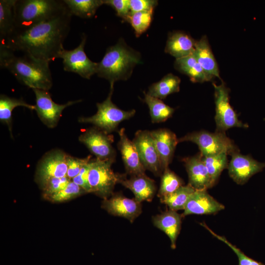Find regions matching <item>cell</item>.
Here are the masks:
<instances>
[{
  "label": "cell",
  "mask_w": 265,
  "mask_h": 265,
  "mask_svg": "<svg viewBox=\"0 0 265 265\" xmlns=\"http://www.w3.org/2000/svg\"><path fill=\"white\" fill-rule=\"evenodd\" d=\"M72 15L67 11L29 28L15 30L0 46L19 54L50 62L59 58L70 29Z\"/></svg>",
  "instance_id": "cell-1"
},
{
  "label": "cell",
  "mask_w": 265,
  "mask_h": 265,
  "mask_svg": "<svg viewBox=\"0 0 265 265\" xmlns=\"http://www.w3.org/2000/svg\"><path fill=\"white\" fill-rule=\"evenodd\" d=\"M16 1L17 0H0V41L14 30V6Z\"/></svg>",
  "instance_id": "cell-26"
},
{
  "label": "cell",
  "mask_w": 265,
  "mask_h": 265,
  "mask_svg": "<svg viewBox=\"0 0 265 265\" xmlns=\"http://www.w3.org/2000/svg\"><path fill=\"white\" fill-rule=\"evenodd\" d=\"M0 66L8 70L18 81L31 89L49 91L53 80L49 62L15 53L0 46Z\"/></svg>",
  "instance_id": "cell-2"
},
{
  "label": "cell",
  "mask_w": 265,
  "mask_h": 265,
  "mask_svg": "<svg viewBox=\"0 0 265 265\" xmlns=\"http://www.w3.org/2000/svg\"><path fill=\"white\" fill-rule=\"evenodd\" d=\"M227 155L225 153H222L215 155L202 156L213 186L216 183L222 171L228 167L229 163Z\"/></svg>",
  "instance_id": "cell-31"
},
{
  "label": "cell",
  "mask_w": 265,
  "mask_h": 265,
  "mask_svg": "<svg viewBox=\"0 0 265 265\" xmlns=\"http://www.w3.org/2000/svg\"><path fill=\"white\" fill-rule=\"evenodd\" d=\"M200 225L208 230L213 236L227 244L233 250L238 258V265H265L263 263L254 260L247 256L240 249L229 242L225 237L218 235L215 233L205 223H200Z\"/></svg>",
  "instance_id": "cell-35"
},
{
  "label": "cell",
  "mask_w": 265,
  "mask_h": 265,
  "mask_svg": "<svg viewBox=\"0 0 265 265\" xmlns=\"http://www.w3.org/2000/svg\"><path fill=\"white\" fill-rule=\"evenodd\" d=\"M24 106L30 110H35V105L26 103L22 98L16 99L1 94L0 96V121L8 127L11 136L12 134V112L14 108Z\"/></svg>",
  "instance_id": "cell-27"
},
{
  "label": "cell",
  "mask_w": 265,
  "mask_h": 265,
  "mask_svg": "<svg viewBox=\"0 0 265 265\" xmlns=\"http://www.w3.org/2000/svg\"><path fill=\"white\" fill-rule=\"evenodd\" d=\"M68 10L63 0H17L14 30L25 29L53 18Z\"/></svg>",
  "instance_id": "cell-4"
},
{
  "label": "cell",
  "mask_w": 265,
  "mask_h": 265,
  "mask_svg": "<svg viewBox=\"0 0 265 265\" xmlns=\"http://www.w3.org/2000/svg\"><path fill=\"white\" fill-rule=\"evenodd\" d=\"M174 66L179 72L189 77L192 82H203L211 80L193 54L176 59Z\"/></svg>",
  "instance_id": "cell-24"
},
{
  "label": "cell",
  "mask_w": 265,
  "mask_h": 265,
  "mask_svg": "<svg viewBox=\"0 0 265 265\" xmlns=\"http://www.w3.org/2000/svg\"><path fill=\"white\" fill-rule=\"evenodd\" d=\"M193 54L210 80L215 77L220 79L217 62L206 35L196 41Z\"/></svg>",
  "instance_id": "cell-23"
},
{
  "label": "cell",
  "mask_w": 265,
  "mask_h": 265,
  "mask_svg": "<svg viewBox=\"0 0 265 265\" xmlns=\"http://www.w3.org/2000/svg\"><path fill=\"white\" fill-rule=\"evenodd\" d=\"M143 99L149 108L151 122L158 123L164 122L172 117L175 109L165 104L161 100L152 97L145 92Z\"/></svg>",
  "instance_id": "cell-28"
},
{
  "label": "cell",
  "mask_w": 265,
  "mask_h": 265,
  "mask_svg": "<svg viewBox=\"0 0 265 265\" xmlns=\"http://www.w3.org/2000/svg\"><path fill=\"white\" fill-rule=\"evenodd\" d=\"M91 158V156H88L85 158L80 159L67 155V172L66 176L72 180L73 178L79 174L81 168L90 161Z\"/></svg>",
  "instance_id": "cell-37"
},
{
  "label": "cell",
  "mask_w": 265,
  "mask_h": 265,
  "mask_svg": "<svg viewBox=\"0 0 265 265\" xmlns=\"http://www.w3.org/2000/svg\"><path fill=\"white\" fill-rule=\"evenodd\" d=\"M114 162L92 159L88 174L91 191L104 199L112 195L115 186L123 176L113 172L111 165Z\"/></svg>",
  "instance_id": "cell-7"
},
{
  "label": "cell",
  "mask_w": 265,
  "mask_h": 265,
  "mask_svg": "<svg viewBox=\"0 0 265 265\" xmlns=\"http://www.w3.org/2000/svg\"><path fill=\"white\" fill-rule=\"evenodd\" d=\"M72 15L81 18H90L98 8L104 4V0H63Z\"/></svg>",
  "instance_id": "cell-29"
},
{
  "label": "cell",
  "mask_w": 265,
  "mask_h": 265,
  "mask_svg": "<svg viewBox=\"0 0 265 265\" xmlns=\"http://www.w3.org/2000/svg\"><path fill=\"white\" fill-rule=\"evenodd\" d=\"M159 155L162 170L168 167L171 162L178 139L176 134L168 129L161 128L150 131Z\"/></svg>",
  "instance_id": "cell-20"
},
{
  "label": "cell",
  "mask_w": 265,
  "mask_h": 265,
  "mask_svg": "<svg viewBox=\"0 0 265 265\" xmlns=\"http://www.w3.org/2000/svg\"><path fill=\"white\" fill-rule=\"evenodd\" d=\"M119 140L117 147L124 163L126 173L131 176L145 174L143 166L132 141L127 136L124 128L117 131Z\"/></svg>",
  "instance_id": "cell-16"
},
{
  "label": "cell",
  "mask_w": 265,
  "mask_h": 265,
  "mask_svg": "<svg viewBox=\"0 0 265 265\" xmlns=\"http://www.w3.org/2000/svg\"><path fill=\"white\" fill-rule=\"evenodd\" d=\"M86 40V37L83 34L79 45L71 50L63 49L60 53L59 58L63 60L64 71L75 73L83 78L90 79L96 74L98 63L93 62L86 55L84 52Z\"/></svg>",
  "instance_id": "cell-9"
},
{
  "label": "cell",
  "mask_w": 265,
  "mask_h": 265,
  "mask_svg": "<svg viewBox=\"0 0 265 265\" xmlns=\"http://www.w3.org/2000/svg\"><path fill=\"white\" fill-rule=\"evenodd\" d=\"M114 85L110 86V91L106 99L102 103L96 104L97 111L90 117H80V123H91L103 131L110 133L116 131L122 122L132 117L135 114V109L128 111L118 107L111 100Z\"/></svg>",
  "instance_id": "cell-5"
},
{
  "label": "cell",
  "mask_w": 265,
  "mask_h": 265,
  "mask_svg": "<svg viewBox=\"0 0 265 265\" xmlns=\"http://www.w3.org/2000/svg\"><path fill=\"white\" fill-rule=\"evenodd\" d=\"M184 141H190L197 144L203 157L222 153L231 156L234 153L239 152L233 141L222 132H210L201 131L189 133L178 139L179 143Z\"/></svg>",
  "instance_id": "cell-6"
},
{
  "label": "cell",
  "mask_w": 265,
  "mask_h": 265,
  "mask_svg": "<svg viewBox=\"0 0 265 265\" xmlns=\"http://www.w3.org/2000/svg\"><path fill=\"white\" fill-rule=\"evenodd\" d=\"M182 214L169 210L152 217L154 225L163 232L169 238L171 247L175 249L182 225Z\"/></svg>",
  "instance_id": "cell-21"
},
{
  "label": "cell",
  "mask_w": 265,
  "mask_h": 265,
  "mask_svg": "<svg viewBox=\"0 0 265 265\" xmlns=\"http://www.w3.org/2000/svg\"><path fill=\"white\" fill-rule=\"evenodd\" d=\"M66 154L63 151L55 149L47 153L38 163L35 178L41 186L52 178H62L67 175Z\"/></svg>",
  "instance_id": "cell-12"
},
{
  "label": "cell",
  "mask_w": 265,
  "mask_h": 265,
  "mask_svg": "<svg viewBox=\"0 0 265 265\" xmlns=\"http://www.w3.org/2000/svg\"><path fill=\"white\" fill-rule=\"evenodd\" d=\"M79 141L101 160L115 161L116 151L113 146V136L95 127L80 135Z\"/></svg>",
  "instance_id": "cell-10"
},
{
  "label": "cell",
  "mask_w": 265,
  "mask_h": 265,
  "mask_svg": "<svg viewBox=\"0 0 265 265\" xmlns=\"http://www.w3.org/2000/svg\"><path fill=\"white\" fill-rule=\"evenodd\" d=\"M153 11H141L130 14L128 22L131 24L134 30L136 37L145 32L150 26Z\"/></svg>",
  "instance_id": "cell-33"
},
{
  "label": "cell",
  "mask_w": 265,
  "mask_h": 265,
  "mask_svg": "<svg viewBox=\"0 0 265 265\" xmlns=\"http://www.w3.org/2000/svg\"><path fill=\"white\" fill-rule=\"evenodd\" d=\"M215 106V121L216 131L224 132L234 127L247 128L240 121L229 102V90L224 82L219 85L213 83Z\"/></svg>",
  "instance_id": "cell-8"
},
{
  "label": "cell",
  "mask_w": 265,
  "mask_h": 265,
  "mask_svg": "<svg viewBox=\"0 0 265 265\" xmlns=\"http://www.w3.org/2000/svg\"><path fill=\"white\" fill-rule=\"evenodd\" d=\"M196 41L188 34L182 31H174L168 34L165 52L176 59L192 54Z\"/></svg>",
  "instance_id": "cell-22"
},
{
  "label": "cell",
  "mask_w": 265,
  "mask_h": 265,
  "mask_svg": "<svg viewBox=\"0 0 265 265\" xmlns=\"http://www.w3.org/2000/svg\"><path fill=\"white\" fill-rule=\"evenodd\" d=\"M103 207L111 214L125 218L131 223L142 212L141 203L120 193L112 194L109 199H104Z\"/></svg>",
  "instance_id": "cell-15"
},
{
  "label": "cell",
  "mask_w": 265,
  "mask_h": 265,
  "mask_svg": "<svg viewBox=\"0 0 265 265\" xmlns=\"http://www.w3.org/2000/svg\"><path fill=\"white\" fill-rule=\"evenodd\" d=\"M132 141L146 170H148L156 176L161 175L163 170L160 159L150 131H136Z\"/></svg>",
  "instance_id": "cell-13"
},
{
  "label": "cell",
  "mask_w": 265,
  "mask_h": 265,
  "mask_svg": "<svg viewBox=\"0 0 265 265\" xmlns=\"http://www.w3.org/2000/svg\"><path fill=\"white\" fill-rule=\"evenodd\" d=\"M183 180L168 167L161 175L158 196L160 198L167 196L184 186Z\"/></svg>",
  "instance_id": "cell-32"
},
{
  "label": "cell",
  "mask_w": 265,
  "mask_h": 265,
  "mask_svg": "<svg viewBox=\"0 0 265 265\" xmlns=\"http://www.w3.org/2000/svg\"><path fill=\"white\" fill-rule=\"evenodd\" d=\"M180 83L181 79L178 76L169 73L151 84L146 93L160 100L164 99L170 94L180 91Z\"/></svg>",
  "instance_id": "cell-25"
},
{
  "label": "cell",
  "mask_w": 265,
  "mask_h": 265,
  "mask_svg": "<svg viewBox=\"0 0 265 265\" xmlns=\"http://www.w3.org/2000/svg\"><path fill=\"white\" fill-rule=\"evenodd\" d=\"M32 90L36 98L35 110L40 120L49 128H54L57 126L65 108L81 101L79 100L69 101L64 104H58L53 101L49 91L39 89Z\"/></svg>",
  "instance_id": "cell-11"
},
{
  "label": "cell",
  "mask_w": 265,
  "mask_h": 265,
  "mask_svg": "<svg viewBox=\"0 0 265 265\" xmlns=\"http://www.w3.org/2000/svg\"><path fill=\"white\" fill-rule=\"evenodd\" d=\"M188 177V184L195 190H207L213 186L208 170L200 153L193 157L184 158Z\"/></svg>",
  "instance_id": "cell-18"
},
{
  "label": "cell",
  "mask_w": 265,
  "mask_h": 265,
  "mask_svg": "<svg viewBox=\"0 0 265 265\" xmlns=\"http://www.w3.org/2000/svg\"><path fill=\"white\" fill-rule=\"evenodd\" d=\"M131 14L141 11H154L158 5L155 0H129Z\"/></svg>",
  "instance_id": "cell-39"
},
{
  "label": "cell",
  "mask_w": 265,
  "mask_h": 265,
  "mask_svg": "<svg viewBox=\"0 0 265 265\" xmlns=\"http://www.w3.org/2000/svg\"><path fill=\"white\" fill-rule=\"evenodd\" d=\"M141 60L139 52L129 47L121 39L114 46L107 49L102 59L98 63L96 74L107 80L110 86L118 80H126Z\"/></svg>",
  "instance_id": "cell-3"
},
{
  "label": "cell",
  "mask_w": 265,
  "mask_h": 265,
  "mask_svg": "<svg viewBox=\"0 0 265 265\" xmlns=\"http://www.w3.org/2000/svg\"><path fill=\"white\" fill-rule=\"evenodd\" d=\"M85 193L87 192L82 188L71 181L64 189L52 194L46 199L53 202H62Z\"/></svg>",
  "instance_id": "cell-34"
},
{
  "label": "cell",
  "mask_w": 265,
  "mask_h": 265,
  "mask_svg": "<svg viewBox=\"0 0 265 265\" xmlns=\"http://www.w3.org/2000/svg\"><path fill=\"white\" fill-rule=\"evenodd\" d=\"M119 183L131 190L134 199L139 203L151 201L157 191L155 182L145 173L132 175L129 179H127L126 175L123 174Z\"/></svg>",
  "instance_id": "cell-19"
},
{
  "label": "cell",
  "mask_w": 265,
  "mask_h": 265,
  "mask_svg": "<svg viewBox=\"0 0 265 265\" xmlns=\"http://www.w3.org/2000/svg\"><path fill=\"white\" fill-rule=\"evenodd\" d=\"M104 4L112 7L118 16L128 22L131 14L129 0H104Z\"/></svg>",
  "instance_id": "cell-38"
},
{
  "label": "cell",
  "mask_w": 265,
  "mask_h": 265,
  "mask_svg": "<svg viewBox=\"0 0 265 265\" xmlns=\"http://www.w3.org/2000/svg\"><path fill=\"white\" fill-rule=\"evenodd\" d=\"M224 208V206L211 196L207 190H196L189 197L182 215L215 214Z\"/></svg>",
  "instance_id": "cell-17"
},
{
  "label": "cell",
  "mask_w": 265,
  "mask_h": 265,
  "mask_svg": "<svg viewBox=\"0 0 265 265\" xmlns=\"http://www.w3.org/2000/svg\"><path fill=\"white\" fill-rule=\"evenodd\" d=\"M195 190L188 184L181 186L172 193L160 198V202L165 204L169 210L176 212L184 210L189 197Z\"/></svg>",
  "instance_id": "cell-30"
},
{
  "label": "cell",
  "mask_w": 265,
  "mask_h": 265,
  "mask_svg": "<svg viewBox=\"0 0 265 265\" xmlns=\"http://www.w3.org/2000/svg\"><path fill=\"white\" fill-rule=\"evenodd\" d=\"M71 181L67 176L49 179L41 186L43 191L44 197L46 198L52 194L62 190Z\"/></svg>",
  "instance_id": "cell-36"
},
{
  "label": "cell",
  "mask_w": 265,
  "mask_h": 265,
  "mask_svg": "<svg viewBox=\"0 0 265 265\" xmlns=\"http://www.w3.org/2000/svg\"><path fill=\"white\" fill-rule=\"evenodd\" d=\"M92 164V159L81 169L79 174L72 181L82 188L87 193L91 192L88 182V174Z\"/></svg>",
  "instance_id": "cell-40"
},
{
  "label": "cell",
  "mask_w": 265,
  "mask_h": 265,
  "mask_svg": "<svg viewBox=\"0 0 265 265\" xmlns=\"http://www.w3.org/2000/svg\"><path fill=\"white\" fill-rule=\"evenodd\" d=\"M228 163L230 177L238 185H243L255 174L265 168V163L260 162L249 156L234 153Z\"/></svg>",
  "instance_id": "cell-14"
}]
</instances>
